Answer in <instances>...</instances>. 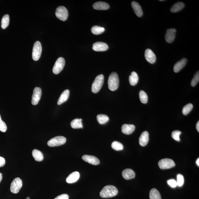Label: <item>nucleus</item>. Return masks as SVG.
Masks as SVG:
<instances>
[{
	"mask_svg": "<svg viewBox=\"0 0 199 199\" xmlns=\"http://www.w3.org/2000/svg\"><path fill=\"white\" fill-rule=\"evenodd\" d=\"M158 165L160 169L164 170L171 169L175 167V164L174 161L172 159L165 158L159 161Z\"/></svg>",
	"mask_w": 199,
	"mask_h": 199,
	"instance_id": "7",
	"label": "nucleus"
},
{
	"mask_svg": "<svg viewBox=\"0 0 199 199\" xmlns=\"http://www.w3.org/2000/svg\"><path fill=\"white\" fill-rule=\"evenodd\" d=\"M111 147L113 149L117 151H121L124 149V146L120 142L117 141H115L112 143Z\"/></svg>",
	"mask_w": 199,
	"mask_h": 199,
	"instance_id": "31",
	"label": "nucleus"
},
{
	"mask_svg": "<svg viewBox=\"0 0 199 199\" xmlns=\"http://www.w3.org/2000/svg\"><path fill=\"white\" fill-rule=\"evenodd\" d=\"M108 87L111 91H114L117 89L119 84V79L118 75L115 72H112L108 78Z\"/></svg>",
	"mask_w": 199,
	"mask_h": 199,
	"instance_id": "2",
	"label": "nucleus"
},
{
	"mask_svg": "<svg viewBox=\"0 0 199 199\" xmlns=\"http://www.w3.org/2000/svg\"><path fill=\"white\" fill-rule=\"evenodd\" d=\"M149 133L147 131L143 132L139 139V143L140 145L145 146L147 145L149 140Z\"/></svg>",
	"mask_w": 199,
	"mask_h": 199,
	"instance_id": "16",
	"label": "nucleus"
},
{
	"mask_svg": "<svg viewBox=\"0 0 199 199\" xmlns=\"http://www.w3.org/2000/svg\"><path fill=\"white\" fill-rule=\"evenodd\" d=\"M66 141V137L63 136H57L51 139L48 142L47 144L51 147H56L64 144Z\"/></svg>",
	"mask_w": 199,
	"mask_h": 199,
	"instance_id": "4",
	"label": "nucleus"
},
{
	"mask_svg": "<svg viewBox=\"0 0 199 199\" xmlns=\"http://www.w3.org/2000/svg\"><path fill=\"white\" fill-rule=\"evenodd\" d=\"M70 94L69 90L68 89L66 90L63 92L60 96L58 100L57 104L58 105H61L68 100Z\"/></svg>",
	"mask_w": 199,
	"mask_h": 199,
	"instance_id": "22",
	"label": "nucleus"
},
{
	"mask_svg": "<svg viewBox=\"0 0 199 199\" xmlns=\"http://www.w3.org/2000/svg\"><path fill=\"white\" fill-rule=\"evenodd\" d=\"M196 128L197 130V131H198V132H199V122H197V125H196Z\"/></svg>",
	"mask_w": 199,
	"mask_h": 199,
	"instance_id": "41",
	"label": "nucleus"
},
{
	"mask_svg": "<svg viewBox=\"0 0 199 199\" xmlns=\"http://www.w3.org/2000/svg\"><path fill=\"white\" fill-rule=\"evenodd\" d=\"M82 159L85 162L94 165H98L100 163V161L98 159L93 156L84 155L82 157Z\"/></svg>",
	"mask_w": 199,
	"mask_h": 199,
	"instance_id": "12",
	"label": "nucleus"
},
{
	"mask_svg": "<svg viewBox=\"0 0 199 199\" xmlns=\"http://www.w3.org/2000/svg\"><path fill=\"white\" fill-rule=\"evenodd\" d=\"M26 199H30V197H27Z\"/></svg>",
	"mask_w": 199,
	"mask_h": 199,
	"instance_id": "44",
	"label": "nucleus"
},
{
	"mask_svg": "<svg viewBox=\"0 0 199 199\" xmlns=\"http://www.w3.org/2000/svg\"><path fill=\"white\" fill-rule=\"evenodd\" d=\"M131 5L134 12L137 17H141L143 13L141 7L140 5L137 2L133 1L131 3Z\"/></svg>",
	"mask_w": 199,
	"mask_h": 199,
	"instance_id": "15",
	"label": "nucleus"
},
{
	"mask_svg": "<svg viewBox=\"0 0 199 199\" xmlns=\"http://www.w3.org/2000/svg\"><path fill=\"white\" fill-rule=\"evenodd\" d=\"M91 31L92 33L95 35H99L105 31V28L103 27L95 26L92 28Z\"/></svg>",
	"mask_w": 199,
	"mask_h": 199,
	"instance_id": "30",
	"label": "nucleus"
},
{
	"mask_svg": "<svg viewBox=\"0 0 199 199\" xmlns=\"http://www.w3.org/2000/svg\"><path fill=\"white\" fill-rule=\"evenodd\" d=\"M135 128V126L133 125L124 124L122 126V132L126 135L131 134L134 131Z\"/></svg>",
	"mask_w": 199,
	"mask_h": 199,
	"instance_id": "17",
	"label": "nucleus"
},
{
	"mask_svg": "<svg viewBox=\"0 0 199 199\" xmlns=\"http://www.w3.org/2000/svg\"><path fill=\"white\" fill-rule=\"evenodd\" d=\"M167 183L172 188H175L177 186V181L174 179H171L168 180Z\"/></svg>",
	"mask_w": 199,
	"mask_h": 199,
	"instance_id": "38",
	"label": "nucleus"
},
{
	"mask_svg": "<svg viewBox=\"0 0 199 199\" xmlns=\"http://www.w3.org/2000/svg\"><path fill=\"white\" fill-rule=\"evenodd\" d=\"M196 163L198 166H199V159L198 158L197 159V160L196 161Z\"/></svg>",
	"mask_w": 199,
	"mask_h": 199,
	"instance_id": "43",
	"label": "nucleus"
},
{
	"mask_svg": "<svg viewBox=\"0 0 199 199\" xmlns=\"http://www.w3.org/2000/svg\"><path fill=\"white\" fill-rule=\"evenodd\" d=\"M92 48L96 51H104L108 49V47L106 43L97 42L94 43Z\"/></svg>",
	"mask_w": 199,
	"mask_h": 199,
	"instance_id": "14",
	"label": "nucleus"
},
{
	"mask_svg": "<svg viewBox=\"0 0 199 199\" xmlns=\"http://www.w3.org/2000/svg\"><path fill=\"white\" fill-rule=\"evenodd\" d=\"M42 46L40 42L36 41L34 45L32 52V58L34 61H37L40 58L42 53Z\"/></svg>",
	"mask_w": 199,
	"mask_h": 199,
	"instance_id": "6",
	"label": "nucleus"
},
{
	"mask_svg": "<svg viewBox=\"0 0 199 199\" xmlns=\"http://www.w3.org/2000/svg\"><path fill=\"white\" fill-rule=\"evenodd\" d=\"M5 160L3 157L0 156V167H3L5 164Z\"/></svg>",
	"mask_w": 199,
	"mask_h": 199,
	"instance_id": "40",
	"label": "nucleus"
},
{
	"mask_svg": "<svg viewBox=\"0 0 199 199\" xmlns=\"http://www.w3.org/2000/svg\"><path fill=\"white\" fill-rule=\"evenodd\" d=\"M139 77L136 72H133L129 77V82L130 84L132 86H135L138 82Z\"/></svg>",
	"mask_w": 199,
	"mask_h": 199,
	"instance_id": "26",
	"label": "nucleus"
},
{
	"mask_svg": "<svg viewBox=\"0 0 199 199\" xmlns=\"http://www.w3.org/2000/svg\"><path fill=\"white\" fill-rule=\"evenodd\" d=\"M42 95V90L39 87H36L34 88L32 97V103L33 105H36L38 104Z\"/></svg>",
	"mask_w": 199,
	"mask_h": 199,
	"instance_id": "10",
	"label": "nucleus"
},
{
	"mask_svg": "<svg viewBox=\"0 0 199 199\" xmlns=\"http://www.w3.org/2000/svg\"><path fill=\"white\" fill-rule=\"evenodd\" d=\"M97 119L98 122L100 124H106L109 120V117L107 115H98Z\"/></svg>",
	"mask_w": 199,
	"mask_h": 199,
	"instance_id": "28",
	"label": "nucleus"
},
{
	"mask_svg": "<svg viewBox=\"0 0 199 199\" xmlns=\"http://www.w3.org/2000/svg\"><path fill=\"white\" fill-rule=\"evenodd\" d=\"M185 4L182 2H178L175 3L172 6L171 11L172 13H176L180 11L184 8Z\"/></svg>",
	"mask_w": 199,
	"mask_h": 199,
	"instance_id": "25",
	"label": "nucleus"
},
{
	"mask_svg": "<svg viewBox=\"0 0 199 199\" xmlns=\"http://www.w3.org/2000/svg\"><path fill=\"white\" fill-rule=\"evenodd\" d=\"M2 174L1 173H0V183H1L2 180Z\"/></svg>",
	"mask_w": 199,
	"mask_h": 199,
	"instance_id": "42",
	"label": "nucleus"
},
{
	"mask_svg": "<svg viewBox=\"0 0 199 199\" xmlns=\"http://www.w3.org/2000/svg\"><path fill=\"white\" fill-rule=\"evenodd\" d=\"M22 186V180L19 177H17L13 181L11 184L10 191L13 193H17L19 192Z\"/></svg>",
	"mask_w": 199,
	"mask_h": 199,
	"instance_id": "8",
	"label": "nucleus"
},
{
	"mask_svg": "<svg viewBox=\"0 0 199 199\" xmlns=\"http://www.w3.org/2000/svg\"><path fill=\"white\" fill-rule=\"evenodd\" d=\"M122 175L124 179L128 180L134 178L135 176V173L133 170L127 169H125L123 171Z\"/></svg>",
	"mask_w": 199,
	"mask_h": 199,
	"instance_id": "21",
	"label": "nucleus"
},
{
	"mask_svg": "<svg viewBox=\"0 0 199 199\" xmlns=\"http://www.w3.org/2000/svg\"><path fill=\"white\" fill-rule=\"evenodd\" d=\"M118 193L117 188L112 185L106 186L103 188L100 195L102 198H111L116 196Z\"/></svg>",
	"mask_w": 199,
	"mask_h": 199,
	"instance_id": "1",
	"label": "nucleus"
},
{
	"mask_svg": "<svg viewBox=\"0 0 199 199\" xmlns=\"http://www.w3.org/2000/svg\"><path fill=\"white\" fill-rule=\"evenodd\" d=\"M7 130V126L5 123L3 122L2 119L1 115H0V131L5 133Z\"/></svg>",
	"mask_w": 199,
	"mask_h": 199,
	"instance_id": "37",
	"label": "nucleus"
},
{
	"mask_svg": "<svg viewBox=\"0 0 199 199\" xmlns=\"http://www.w3.org/2000/svg\"><path fill=\"white\" fill-rule=\"evenodd\" d=\"M150 199H162L160 193L155 189H152L150 192Z\"/></svg>",
	"mask_w": 199,
	"mask_h": 199,
	"instance_id": "27",
	"label": "nucleus"
},
{
	"mask_svg": "<svg viewBox=\"0 0 199 199\" xmlns=\"http://www.w3.org/2000/svg\"><path fill=\"white\" fill-rule=\"evenodd\" d=\"M176 30L175 28L168 29L166 31L165 39L166 42L169 43H172L175 39Z\"/></svg>",
	"mask_w": 199,
	"mask_h": 199,
	"instance_id": "11",
	"label": "nucleus"
},
{
	"mask_svg": "<svg viewBox=\"0 0 199 199\" xmlns=\"http://www.w3.org/2000/svg\"><path fill=\"white\" fill-rule=\"evenodd\" d=\"M82 121V119L76 118L73 119L70 123L72 128H73V129L83 128Z\"/></svg>",
	"mask_w": 199,
	"mask_h": 199,
	"instance_id": "24",
	"label": "nucleus"
},
{
	"mask_svg": "<svg viewBox=\"0 0 199 199\" xmlns=\"http://www.w3.org/2000/svg\"><path fill=\"white\" fill-rule=\"evenodd\" d=\"M184 178L183 175L181 174H178L177 175V186L179 187H181L183 185Z\"/></svg>",
	"mask_w": 199,
	"mask_h": 199,
	"instance_id": "36",
	"label": "nucleus"
},
{
	"mask_svg": "<svg viewBox=\"0 0 199 199\" xmlns=\"http://www.w3.org/2000/svg\"><path fill=\"white\" fill-rule=\"evenodd\" d=\"M69 197L67 194H62L59 195L54 199H69Z\"/></svg>",
	"mask_w": 199,
	"mask_h": 199,
	"instance_id": "39",
	"label": "nucleus"
},
{
	"mask_svg": "<svg viewBox=\"0 0 199 199\" xmlns=\"http://www.w3.org/2000/svg\"><path fill=\"white\" fill-rule=\"evenodd\" d=\"M65 60L62 57H59L56 61L54 65L52 72L54 74L57 75L62 71L65 65Z\"/></svg>",
	"mask_w": 199,
	"mask_h": 199,
	"instance_id": "9",
	"label": "nucleus"
},
{
	"mask_svg": "<svg viewBox=\"0 0 199 199\" xmlns=\"http://www.w3.org/2000/svg\"><path fill=\"white\" fill-rule=\"evenodd\" d=\"M9 21V16L8 14H6L3 16L1 21V27L3 29H5L8 26Z\"/></svg>",
	"mask_w": 199,
	"mask_h": 199,
	"instance_id": "29",
	"label": "nucleus"
},
{
	"mask_svg": "<svg viewBox=\"0 0 199 199\" xmlns=\"http://www.w3.org/2000/svg\"><path fill=\"white\" fill-rule=\"evenodd\" d=\"M139 98L141 102L142 103L145 104L147 103L148 101V97L147 94L143 90H141L139 92Z\"/></svg>",
	"mask_w": 199,
	"mask_h": 199,
	"instance_id": "32",
	"label": "nucleus"
},
{
	"mask_svg": "<svg viewBox=\"0 0 199 199\" xmlns=\"http://www.w3.org/2000/svg\"><path fill=\"white\" fill-rule=\"evenodd\" d=\"M187 62V60L186 58H183L177 62L174 66L173 70L175 73L180 71L185 66Z\"/></svg>",
	"mask_w": 199,
	"mask_h": 199,
	"instance_id": "20",
	"label": "nucleus"
},
{
	"mask_svg": "<svg viewBox=\"0 0 199 199\" xmlns=\"http://www.w3.org/2000/svg\"><path fill=\"white\" fill-rule=\"evenodd\" d=\"M193 105L191 103H189L186 105L182 109V113L184 115H187L193 109Z\"/></svg>",
	"mask_w": 199,
	"mask_h": 199,
	"instance_id": "33",
	"label": "nucleus"
},
{
	"mask_svg": "<svg viewBox=\"0 0 199 199\" xmlns=\"http://www.w3.org/2000/svg\"><path fill=\"white\" fill-rule=\"evenodd\" d=\"M145 57L146 61L151 64H154L156 61V56L152 51L150 49H147L145 50Z\"/></svg>",
	"mask_w": 199,
	"mask_h": 199,
	"instance_id": "13",
	"label": "nucleus"
},
{
	"mask_svg": "<svg viewBox=\"0 0 199 199\" xmlns=\"http://www.w3.org/2000/svg\"><path fill=\"white\" fill-rule=\"evenodd\" d=\"M104 77L103 75L97 76L94 81L92 86V91L94 93H97L102 88L103 84Z\"/></svg>",
	"mask_w": 199,
	"mask_h": 199,
	"instance_id": "3",
	"label": "nucleus"
},
{
	"mask_svg": "<svg viewBox=\"0 0 199 199\" xmlns=\"http://www.w3.org/2000/svg\"><path fill=\"white\" fill-rule=\"evenodd\" d=\"M199 81V71L197 72L193 77L191 82V86H195L198 84Z\"/></svg>",
	"mask_w": 199,
	"mask_h": 199,
	"instance_id": "35",
	"label": "nucleus"
},
{
	"mask_svg": "<svg viewBox=\"0 0 199 199\" xmlns=\"http://www.w3.org/2000/svg\"><path fill=\"white\" fill-rule=\"evenodd\" d=\"M93 8L97 10H106L110 8L109 4L103 2H98L94 3Z\"/></svg>",
	"mask_w": 199,
	"mask_h": 199,
	"instance_id": "18",
	"label": "nucleus"
},
{
	"mask_svg": "<svg viewBox=\"0 0 199 199\" xmlns=\"http://www.w3.org/2000/svg\"><path fill=\"white\" fill-rule=\"evenodd\" d=\"M32 155L36 161H42L44 159L43 153L37 149H34L32 151Z\"/></svg>",
	"mask_w": 199,
	"mask_h": 199,
	"instance_id": "23",
	"label": "nucleus"
},
{
	"mask_svg": "<svg viewBox=\"0 0 199 199\" xmlns=\"http://www.w3.org/2000/svg\"><path fill=\"white\" fill-rule=\"evenodd\" d=\"M80 178V174L78 171H75L70 174L66 179L67 183L71 184L77 182Z\"/></svg>",
	"mask_w": 199,
	"mask_h": 199,
	"instance_id": "19",
	"label": "nucleus"
},
{
	"mask_svg": "<svg viewBox=\"0 0 199 199\" xmlns=\"http://www.w3.org/2000/svg\"><path fill=\"white\" fill-rule=\"evenodd\" d=\"M181 133V132L178 131V130L173 131L171 133V137L175 141H180V135Z\"/></svg>",
	"mask_w": 199,
	"mask_h": 199,
	"instance_id": "34",
	"label": "nucleus"
},
{
	"mask_svg": "<svg viewBox=\"0 0 199 199\" xmlns=\"http://www.w3.org/2000/svg\"><path fill=\"white\" fill-rule=\"evenodd\" d=\"M55 15L58 19L62 21H66L68 19V12L66 7L60 6L56 9Z\"/></svg>",
	"mask_w": 199,
	"mask_h": 199,
	"instance_id": "5",
	"label": "nucleus"
}]
</instances>
